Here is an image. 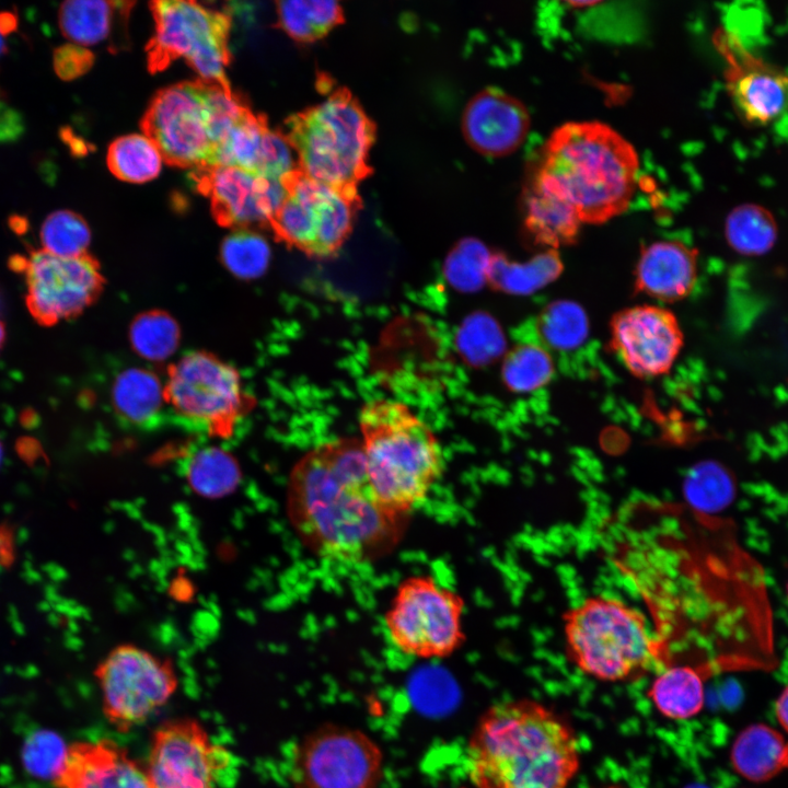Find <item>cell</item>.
Returning a JSON list of instances; mask_svg holds the SVG:
<instances>
[{"label":"cell","instance_id":"cell-1","mask_svg":"<svg viewBox=\"0 0 788 788\" xmlns=\"http://www.w3.org/2000/svg\"><path fill=\"white\" fill-rule=\"evenodd\" d=\"M287 511L312 553L349 563L391 551L407 518L386 507L374 491L356 438L323 442L297 462L289 475Z\"/></svg>","mask_w":788,"mask_h":788},{"label":"cell","instance_id":"cell-2","mask_svg":"<svg viewBox=\"0 0 788 788\" xmlns=\"http://www.w3.org/2000/svg\"><path fill=\"white\" fill-rule=\"evenodd\" d=\"M465 761L475 788H567L581 764L572 726L529 698L489 707L473 729Z\"/></svg>","mask_w":788,"mask_h":788},{"label":"cell","instance_id":"cell-3","mask_svg":"<svg viewBox=\"0 0 788 788\" xmlns=\"http://www.w3.org/2000/svg\"><path fill=\"white\" fill-rule=\"evenodd\" d=\"M638 166L633 146L607 125L568 123L552 134L533 178L567 201L581 222L603 223L627 209Z\"/></svg>","mask_w":788,"mask_h":788},{"label":"cell","instance_id":"cell-4","mask_svg":"<svg viewBox=\"0 0 788 788\" xmlns=\"http://www.w3.org/2000/svg\"><path fill=\"white\" fill-rule=\"evenodd\" d=\"M359 429L374 491L391 510L408 517L443 473L438 437L407 405L389 398H375L361 407Z\"/></svg>","mask_w":788,"mask_h":788},{"label":"cell","instance_id":"cell-5","mask_svg":"<svg viewBox=\"0 0 788 788\" xmlns=\"http://www.w3.org/2000/svg\"><path fill=\"white\" fill-rule=\"evenodd\" d=\"M563 621L567 657L588 676L625 682L663 664L662 646L646 616L621 599L589 596Z\"/></svg>","mask_w":788,"mask_h":788},{"label":"cell","instance_id":"cell-6","mask_svg":"<svg viewBox=\"0 0 788 788\" xmlns=\"http://www.w3.org/2000/svg\"><path fill=\"white\" fill-rule=\"evenodd\" d=\"M283 134L298 157L299 171L315 181L357 189L370 172L375 126L345 88L290 116Z\"/></svg>","mask_w":788,"mask_h":788},{"label":"cell","instance_id":"cell-7","mask_svg":"<svg viewBox=\"0 0 788 788\" xmlns=\"http://www.w3.org/2000/svg\"><path fill=\"white\" fill-rule=\"evenodd\" d=\"M465 603L453 589L430 575L404 578L384 613V630L402 653L417 659H442L464 642Z\"/></svg>","mask_w":788,"mask_h":788},{"label":"cell","instance_id":"cell-8","mask_svg":"<svg viewBox=\"0 0 788 788\" xmlns=\"http://www.w3.org/2000/svg\"><path fill=\"white\" fill-rule=\"evenodd\" d=\"M154 34L147 46L150 72L166 69L178 58L207 82L230 86L225 68L230 15L195 1L159 0L150 2Z\"/></svg>","mask_w":788,"mask_h":788},{"label":"cell","instance_id":"cell-9","mask_svg":"<svg viewBox=\"0 0 788 788\" xmlns=\"http://www.w3.org/2000/svg\"><path fill=\"white\" fill-rule=\"evenodd\" d=\"M281 181L287 196L269 222L275 235L314 257L337 253L354 228L361 204L358 190L324 184L299 169Z\"/></svg>","mask_w":788,"mask_h":788},{"label":"cell","instance_id":"cell-10","mask_svg":"<svg viewBox=\"0 0 788 788\" xmlns=\"http://www.w3.org/2000/svg\"><path fill=\"white\" fill-rule=\"evenodd\" d=\"M165 399L178 416L227 438L253 405L235 369L215 356L195 351L174 363L164 385Z\"/></svg>","mask_w":788,"mask_h":788},{"label":"cell","instance_id":"cell-11","mask_svg":"<svg viewBox=\"0 0 788 788\" xmlns=\"http://www.w3.org/2000/svg\"><path fill=\"white\" fill-rule=\"evenodd\" d=\"M95 676L104 716L119 732L148 720L170 700L178 685L171 661L127 644L107 653Z\"/></svg>","mask_w":788,"mask_h":788},{"label":"cell","instance_id":"cell-12","mask_svg":"<svg viewBox=\"0 0 788 788\" xmlns=\"http://www.w3.org/2000/svg\"><path fill=\"white\" fill-rule=\"evenodd\" d=\"M382 776L380 746L360 730L335 725L305 735L290 764L292 788H379Z\"/></svg>","mask_w":788,"mask_h":788},{"label":"cell","instance_id":"cell-13","mask_svg":"<svg viewBox=\"0 0 788 788\" xmlns=\"http://www.w3.org/2000/svg\"><path fill=\"white\" fill-rule=\"evenodd\" d=\"M140 126L169 164L192 169L213 165L210 113L201 79L159 91Z\"/></svg>","mask_w":788,"mask_h":788},{"label":"cell","instance_id":"cell-14","mask_svg":"<svg viewBox=\"0 0 788 788\" xmlns=\"http://www.w3.org/2000/svg\"><path fill=\"white\" fill-rule=\"evenodd\" d=\"M11 266L24 275L28 312L45 326L79 315L103 287L99 264L89 254L60 257L40 248L13 257Z\"/></svg>","mask_w":788,"mask_h":788},{"label":"cell","instance_id":"cell-15","mask_svg":"<svg viewBox=\"0 0 788 788\" xmlns=\"http://www.w3.org/2000/svg\"><path fill=\"white\" fill-rule=\"evenodd\" d=\"M227 765L229 754L199 721L175 718L153 732L144 768L150 788H217Z\"/></svg>","mask_w":788,"mask_h":788},{"label":"cell","instance_id":"cell-16","mask_svg":"<svg viewBox=\"0 0 788 788\" xmlns=\"http://www.w3.org/2000/svg\"><path fill=\"white\" fill-rule=\"evenodd\" d=\"M714 44L726 62L728 94L741 119L767 126L788 111V73L750 51L732 32L720 27Z\"/></svg>","mask_w":788,"mask_h":788},{"label":"cell","instance_id":"cell-17","mask_svg":"<svg viewBox=\"0 0 788 788\" xmlns=\"http://www.w3.org/2000/svg\"><path fill=\"white\" fill-rule=\"evenodd\" d=\"M192 177L197 189L209 197L217 222L239 230L269 225L287 196L281 179L235 166H199L193 170Z\"/></svg>","mask_w":788,"mask_h":788},{"label":"cell","instance_id":"cell-18","mask_svg":"<svg viewBox=\"0 0 788 788\" xmlns=\"http://www.w3.org/2000/svg\"><path fill=\"white\" fill-rule=\"evenodd\" d=\"M611 344L634 375L654 378L671 369L682 348L683 335L671 311L636 305L613 316Z\"/></svg>","mask_w":788,"mask_h":788},{"label":"cell","instance_id":"cell-19","mask_svg":"<svg viewBox=\"0 0 788 788\" xmlns=\"http://www.w3.org/2000/svg\"><path fill=\"white\" fill-rule=\"evenodd\" d=\"M530 115L522 102L508 93L487 88L466 104L462 129L470 146L488 157L517 150L530 129Z\"/></svg>","mask_w":788,"mask_h":788},{"label":"cell","instance_id":"cell-20","mask_svg":"<svg viewBox=\"0 0 788 788\" xmlns=\"http://www.w3.org/2000/svg\"><path fill=\"white\" fill-rule=\"evenodd\" d=\"M55 783L57 788H150L146 768L108 739L70 745Z\"/></svg>","mask_w":788,"mask_h":788},{"label":"cell","instance_id":"cell-21","mask_svg":"<svg viewBox=\"0 0 788 788\" xmlns=\"http://www.w3.org/2000/svg\"><path fill=\"white\" fill-rule=\"evenodd\" d=\"M697 279V252L679 241H659L642 248L636 267V290L674 302L690 294Z\"/></svg>","mask_w":788,"mask_h":788},{"label":"cell","instance_id":"cell-22","mask_svg":"<svg viewBox=\"0 0 788 788\" xmlns=\"http://www.w3.org/2000/svg\"><path fill=\"white\" fill-rule=\"evenodd\" d=\"M708 665L672 663L662 668L647 691L654 708L670 720L696 716L705 703V676L711 672Z\"/></svg>","mask_w":788,"mask_h":788},{"label":"cell","instance_id":"cell-23","mask_svg":"<svg viewBox=\"0 0 788 788\" xmlns=\"http://www.w3.org/2000/svg\"><path fill=\"white\" fill-rule=\"evenodd\" d=\"M581 223L567 201L532 179L525 193L524 225L535 244L552 250L572 244Z\"/></svg>","mask_w":788,"mask_h":788},{"label":"cell","instance_id":"cell-24","mask_svg":"<svg viewBox=\"0 0 788 788\" xmlns=\"http://www.w3.org/2000/svg\"><path fill=\"white\" fill-rule=\"evenodd\" d=\"M730 760L743 778L763 783L788 767V743L774 728L754 723L744 728L735 738Z\"/></svg>","mask_w":788,"mask_h":788},{"label":"cell","instance_id":"cell-25","mask_svg":"<svg viewBox=\"0 0 788 788\" xmlns=\"http://www.w3.org/2000/svg\"><path fill=\"white\" fill-rule=\"evenodd\" d=\"M134 2L70 0L58 10L62 35L72 44L91 46L104 42L115 26L129 16Z\"/></svg>","mask_w":788,"mask_h":788},{"label":"cell","instance_id":"cell-26","mask_svg":"<svg viewBox=\"0 0 788 788\" xmlns=\"http://www.w3.org/2000/svg\"><path fill=\"white\" fill-rule=\"evenodd\" d=\"M112 397L117 414L138 426L155 421L166 403L164 385L154 373L141 368L120 372L114 381Z\"/></svg>","mask_w":788,"mask_h":788},{"label":"cell","instance_id":"cell-27","mask_svg":"<svg viewBox=\"0 0 788 788\" xmlns=\"http://www.w3.org/2000/svg\"><path fill=\"white\" fill-rule=\"evenodd\" d=\"M241 470L235 457L219 447L195 451L185 464L188 486L204 498H222L236 489Z\"/></svg>","mask_w":788,"mask_h":788},{"label":"cell","instance_id":"cell-28","mask_svg":"<svg viewBox=\"0 0 788 788\" xmlns=\"http://www.w3.org/2000/svg\"><path fill=\"white\" fill-rule=\"evenodd\" d=\"M725 233L728 244L738 254L758 256L766 254L775 245L778 227L767 208L745 202L729 212Z\"/></svg>","mask_w":788,"mask_h":788},{"label":"cell","instance_id":"cell-29","mask_svg":"<svg viewBox=\"0 0 788 788\" xmlns=\"http://www.w3.org/2000/svg\"><path fill=\"white\" fill-rule=\"evenodd\" d=\"M279 26L298 42H312L343 21V8L335 0L278 1Z\"/></svg>","mask_w":788,"mask_h":788},{"label":"cell","instance_id":"cell-30","mask_svg":"<svg viewBox=\"0 0 788 788\" xmlns=\"http://www.w3.org/2000/svg\"><path fill=\"white\" fill-rule=\"evenodd\" d=\"M162 154L146 135H127L113 141L107 151V165L121 181L144 183L161 170Z\"/></svg>","mask_w":788,"mask_h":788},{"label":"cell","instance_id":"cell-31","mask_svg":"<svg viewBox=\"0 0 788 788\" xmlns=\"http://www.w3.org/2000/svg\"><path fill=\"white\" fill-rule=\"evenodd\" d=\"M537 327L546 345L563 351L578 348L587 339L589 332L583 309L567 300L548 304L540 314Z\"/></svg>","mask_w":788,"mask_h":788},{"label":"cell","instance_id":"cell-32","mask_svg":"<svg viewBox=\"0 0 788 788\" xmlns=\"http://www.w3.org/2000/svg\"><path fill=\"white\" fill-rule=\"evenodd\" d=\"M268 128L266 117L250 109L218 150L213 165L235 166L256 174Z\"/></svg>","mask_w":788,"mask_h":788},{"label":"cell","instance_id":"cell-33","mask_svg":"<svg viewBox=\"0 0 788 788\" xmlns=\"http://www.w3.org/2000/svg\"><path fill=\"white\" fill-rule=\"evenodd\" d=\"M134 350L151 361L171 357L179 343V328L175 320L162 311H150L137 316L130 326Z\"/></svg>","mask_w":788,"mask_h":788},{"label":"cell","instance_id":"cell-34","mask_svg":"<svg viewBox=\"0 0 788 788\" xmlns=\"http://www.w3.org/2000/svg\"><path fill=\"white\" fill-rule=\"evenodd\" d=\"M39 237L44 251L60 257H79L88 254L91 232L79 213L57 210L44 220Z\"/></svg>","mask_w":788,"mask_h":788},{"label":"cell","instance_id":"cell-35","mask_svg":"<svg viewBox=\"0 0 788 788\" xmlns=\"http://www.w3.org/2000/svg\"><path fill=\"white\" fill-rule=\"evenodd\" d=\"M554 364L549 354L537 345H521L506 357L502 376L507 386L517 393L535 391L549 382Z\"/></svg>","mask_w":788,"mask_h":788},{"label":"cell","instance_id":"cell-36","mask_svg":"<svg viewBox=\"0 0 788 788\" xmlns=\"http://www.w3.org/2000/svg\"><path fill=\"white\" fill-rule=\"evenodd\" d=\"M495 270L500 285L517 293H530L555 280L563 270V264L556 250L534 256L524 264L507 263L497 257Z\"/></svg>","mask_w":788,"mask_h":788},{"label":"cell","instance_id":"cell-37","mask_svg":"<svg viewBox=\"0 0 788 788\" xmlns=\"http://www.w3.org/2000/svg\"><path fill=\"white\" fill-rule=\"evenodd\" d=\"M221 260L239 278L254 279L267 268L270 250L259 234L241 229L228 235L221 245Z\"/></svg>","mask_w":788,"mask_h":788},{"label":"cell","instance_id":"cell-38","mask_svg":"<svg viewBox=\"0 0 788 788\" xmlns=\"http://www.w3.org/2000/svg\"><path fill=\"white\" fill-rule=\"evenodd\" d=\"M67 750L58 734L49 730H38L26 739L22 761L34 777L55 779L63 765Z\"/></svg>","mask_w":788,"mask_h":788},{"label":"cell","instance_id":"cell-39","mask_svg":"<svg viewBox=\"0 0 788 788\" xmlns=\"http://www.w3.org/2000/svg\"><path fill=\"white\" fill-rule=\"evenodd\" d=\"M94 55L83 46L65 44L53 54V67L61 80H74L90 70Z\"/></svg>","mask_w":788,"mask_h":788},{"label":"cell","instance_id":"cell-40","mask_svg":"<svg viewBox=\"0 0 788 788\" xmlns=\"http://www.w3.org/2000/svg\"><path fill=\"white\" fill-rule=\"evenodd\" d=\"M24 131L21 114L13 107L0 102V142L16 140Z\"/></svg>","mask_w":788,"mask_h":788},{"label":"cell","instance_id":"cell-41","mask_svg":"<svg viewBox=\"0 0 788 788\" xmlns=\"http://www.w3.org/2000/svg\"><path fill=\"white\" fill-rule=\"evenodd\" d=\"M775 714L778 723L788 733V685L783 690L776 700Z\"/></svg>","mask_w":788,"mask_h":788},{"label":"cell","instance_id":"cell-42","mask_svg":"<svg viewBox=\"0 0 788 788\" xmlns=\"http://www.w3.org/2000/svg\"><path fill=\"white\" fill-rule=\"evenodd\" d=\"M14 30L4 13L0 14V56L5 51L4 36Z\"/></svg>","mask_w":788,"mask_h":788},{"label":"cell","instance_id":"cell-43","mask_svg":"<svg viewBox=\"0 0 788 788\" xmlns=\"http://www.w3.org/2000/svg\"><path fill=\"white\" fill-rule=\"evenodd\" d=\"M5 340V328L3 323L0 321V350L4 344Z\"/></svg>","mask_w":788,"mask_h":788},{"label":"cell","instance_id":"cell-44","mask_svg":"<svg viewBox=\"0 0 788 788\" xmlns=\"http://www.w3.org/2000/svg\"><path fill=\"white\" fill-rule=\"evenodd\" d=\"M603 788H626V787L621 786V785H610V786H606V787H603Z\"/></svg>","mask_w":788,"mask_h":788},{"label":"cell","instance_id":"cell-45","mask_svg":"<svg viewBox=\"0 0 788 788\" xmlns=\"http://www.w3.org/2000/svg\"><path fill=\"white\" fill-rule=\"evenodd\" d=\"M1 461H2V445H1V442H0V464H1Z\"/></svg>","mask_w":788,"mask_h":788},{"label":"cell","instance_id":"cell-46","mask_svg":"<svg viewBox=\"0 0 788 788\" xmlns=\"http://www.w3.org/2000/svg\"><path fill=\"white\" fill-rule=\"evenodd\" d=\"M786 596H787V600H788V581H787V584H786Z\"/></svg>","mask_w":788,"mask_h":788},{"label":"cell","instance_id":"cell-47","mask_svg":"<svg viewBox=\"0 0 788 788\" xmlns=\"http://www.w3.org/2000/svg\"><path fill=\"white\" fill-rule=\"evenodd\" d=\"M691 788H707V787H705V786H693V787H691Z\"/></svg>","mask_w":788,"mask_h":788}]
</instances>
